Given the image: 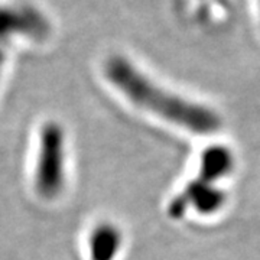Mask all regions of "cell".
<instances>
[{"mask_svg": "<svg viewBox=\"0 0 260 260\" xmlns=\"http://www.w3.org/2000/svg\"><path fill=\"white\" fill-rule=\"evenodd\" d=\"M0 44H2V42H0ZM5 62H6V52H5L3 47L0 45V75H2V71H3Z\"/></svg>", "mask_w": 260, "mask_h": 260, "instance_id": "7", "label": "cell"}, {"mask_svg": "<svg viewBox=\"0 0 260 260\" xmlns=\"http://www.w3.org/2000/svg\"><path fill=\"white\" fill-rule=\"evenodd\" d=\"M120 244V232L113 224H100L90 236V257L91 260H114Z\"/></svg>", "mask_w": 260, "mask_h": 260, "instance_id": "6", "label": "cell"}, {"mask_svg": "<svg viewBox=\"0 0 260 260\" xmlns=\"http://www.w3.org/2000/svg\"><path fill=\"white\" fill-rule=\"evenodd\" d=\"M104 74L130 102L184 129L210 135L221 126L218 114L211 109L164 91L124 56L109 58L104 64Z\"/></svg>", "mask_w": 260, "mask_h": 260, "instance_id": "1", "label": "cell"}, {"mask_svg": "<svg viewBox=\"0 0 260 260\" xmlns=\"http://www.w3.org/2000/svg\"><path fill=\"white\" fill-rule=\"evenodd\" d=\"M65 182V135L62 127L49 121L39 132L35 189L42 198L54 200L62 192Z\"/></svg>", "mask_w": 260, "mask_h": 260, "instance_id": "2", "label": "cell"}, {"mask_svg": "<svg viewBox=\"0 0 260 260\" xmlns=\"http://www.w3.org/2000/svg\"><path fill=\"white\" fill-rule=\"evenodd\" d=\"M233 164L234 160L230 149L221 145L211 146L205 149L201 155V169L197 178L203 179L208 184H213L217 179L230 174Z\"/></svg>", "mask_w": 260, "mask_h": 260, "instance_id": "5", "label": "cell"}, {"mask_svg": "<svg viewBox=\"0 0 260 260\" xmlns=\"http://www.w3.org/2000/svg\"><path fill=\"white\" fill-rule=\"evenodd\" d=\"M48 19L34 6L26 3L0 5V42L13 38H29L42 41L49 35Z\"/></svg>", "mask_w": 260, "mask_h": 260, "instance_id": "3", "label": "cell"}, {"mask_svg": "<svg viewBox=\"0 0 260 260\" xmlns=\"http://www.w3.org/2000/svg\"><path fill=\"white\" fill-rule=\"evenodd\" d=\"M224 203H225V194L220 188H215L213 184H208L200 178H195L177 198L172 200L168 208V213L174 218H179L184 215L186 208L192 205L198 213L210 215L218 211Z\"/></svg>", "mask_w": 260, "mask_h": 260, "instance_id": "4", "label": "cell"}]
</instances>
